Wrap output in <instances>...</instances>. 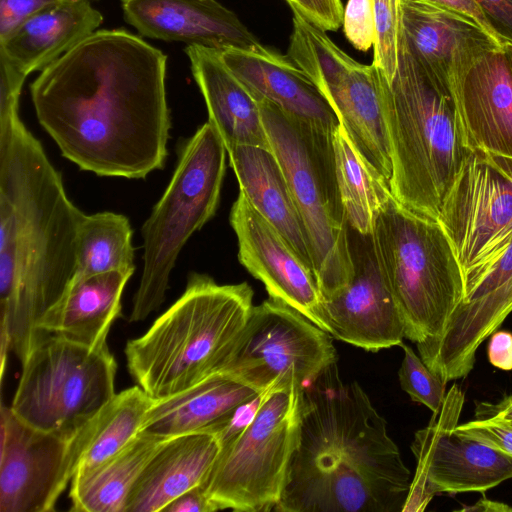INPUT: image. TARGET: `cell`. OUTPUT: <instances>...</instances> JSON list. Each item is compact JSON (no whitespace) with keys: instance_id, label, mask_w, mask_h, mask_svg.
<instances>
[{"instance_id":"obj_1","label":"cell","mask_w":512,"mask_h":512,"mask_svg":"<svg viewBox=\"0 0 512 512\" xmlns=\"http://www.w3.org/2000/svg\"><path fill=\"white\" fill-rule=\"evenodd\" d=\"M166 67L141 37L97 30L30 85L38 122L81 170L143 179L168 156Z\"/></svg>"},{"instance_id":"obj_2","label":"cell","mask_w":512,"mask_h":512,"mask_svg":"<svg viewBox=\"0 0 512 512\" xmlns=\"http://www.w3.org/2000/svg\"><path fill=\"white\" fill-rule=\"evenodd\" d=\"M18 106L16 98L0 101V338L23 363L45 336L37 323L75 274L85 214L69 199Z\"/></svg>"},{"instance_id":"obj_3","label":"cell","mask_w":512,"mask_h":512,"mask_svg":"<svg viewBox=\"0 0 512 512\" xmlns=\"http://www.w3.org/2000/svg\"><path fill=\"white\" fill-rule=\"evenodd\" d=\"M410 470L385 419L337 362L304 387L300 436L277 512H402Z\"/></svg>"},{"instance_id":"obj_4","label":"cell","mask_w":512,"mask_h":512,"mask_svg":"<svg viewBox=\"0 0 512 512\" xmlns=\"http://www.w3.org/2000/svg\"><path fill=\"white\" fill-rule=\"evenodd\" d=\"M246 283L218 284L192 272L182 295L140 337L127 342V369L153 399L217 373L253 308Z\"/></svg>"},{"instance_id":"obj_5","label":"cell","mask_w":512,"mask_h":512,"mask_svg":"<svg viewBox=\"0 0 512 512\" xmlns=\"http://www.w3.org/2000/svg\"><path fill=\"white\" fill-rule=\"evenodd\" d=\"M393 197L406 208L437 220L468 150L451 91L430 80L401 36L398 66L388 81L381 71Z\"/></svg>"},{"instance_id":"obj_6","label":"cell","mask_w":512,"mask_h":512,"mask_svg":"<svg viewBox=\"0 0 512 512\" xmlns=\"http://www.w3.org/2000/svg\"><path fill=\"white\" fill-rule=\"evenodd\" d=\"M372 237L404 337L416 345L437 338L464 297L463 269L443 227L392 195L376 218Z\"/></svg>"},{"instance_id":"obj_7","label":"cell","mask_w":512,"mask_h":512,"mask_svg":"<svg viewBox=\"0 0 512 512\" xmlns=\"http://www.w3.org/2000/svg\"><path fill=\"white\" fill-rule=\"evenodd\" d=\"M259 100L270 147L277 157L307 235L313 272L327 298L353 276L349 225L338 187L333 133Z\"/></svg>"},{"instance_id":"obj_8","label":"cell","mask_w":512,"mask_h":512,"mask_svg":"<svg viewBox=\"0 0 512 512\" xmlns=\"http://www.w3.org/2000/svg\"><path fill=\"white\" fill-rule=\"evenodd\" d=\"M226 153L209 121L179 146L170 182L141 228L143 269L130 322L145 320L162 305L182 248L215 215Z\"/></svg>"},{"instance_id":"obj_9","label":"cell","mask_w":512,"mask_h":512,"mask_svg":"<svg viewBox=\"0 0 512 512\" xmlns=\"http://www.w3.org/2000/svg\"><path fill=\"white\" fill-rule=\"evenodd\" d=\"M304 386L283 377L260 394L249 422L221 442L202 484L218 510L270 512L280 502L297 448Z\"/></svg>"},{"instance_id":"obj_10","label":"cell","mask_w":512,"mask_h":512,"mask_svg":"<svg viewBox=\"0 0 512 512\" xmlns=\"http://www.w3.org/2000/svg\"><path fill=\"white\" fill-rule=\"evenodd\" d=\"M22 364L11 410L23 422L71 439L116 394L117 364L107 344L46 334Z\"/></svg>"},{"instance_id":"obj_11","label":"cell","mask_w":512,"mask_h":512,"mask_svg":"<svg viewBox=\"0 0 512 512\" xmlns=\"http://www.w3.org/2000/svg\"><path fill=\"white\" fill-rule=\"evenodd\" d=\"M286 56L316 84L356 148L389 181L392 164L381 70L373 62H357L326 31L294 12Z\"/></svg>"},{"instance_id":"obj_12","label":"cell","mask_w":512,"mask_h":512,"mask_svg":"<svg viewBox=\"0 0 512 512\" xmlns=\"http://www.w3.org/2000/svg\"><path fill=\"white\" fill-rule=\"evenodd\" d=\"M336 362L330 334L296 309L269 297L253 306L216 374L261 394L289 376L306 387Z\"/></svg>"},{"instance_id":"obj_13","label":"cell","mask_w":512,"mask_h":512,"mask_svg":"<svg viewBox=\"0 0 512 512\" xmlns=\"http://www.w3.org/2000/svg\"><path fill=\"white\" fill-rule=\"evenodd\" d=\"M464 393L456 384L427 427L415 433L416 458L402 512L423 511L437 493L485 492L512 478V456L456 431Z\"/></svg>"},{"instance_id":"obj_14","label":"cell","mask_w":512,"mask_h":512,"mask_svg":"<svg viewBox=\"0 0 512 512\" xmlns=\"http://www.w3.org/2000/svg\"><path fill=\"white\" fill-rule=\"evenodd\" d=\"M0 512H48L76 472L72 438L36 429L0 409Z\"/></svg>"},{"instance_id":"obj_15","label":"cell","mask_w":512,"mask_h":512,"mask_svg":"<svg viewBox=\"0 0 512 512\" xmlns=\"http://www.w3.org/2000/svg\"><path fill=\"white\" fill-rule=\"evenodd\" d=\"M353 276L321 302L324 331L333 338L367 351L400 345L404 325L377 259L371 234L349 227Z\"/></svg>"},{"instance_id":"obj_16","label":"cell","mask_w":512,"mask_h":512,"mask_svg":"<svg viewBox=\"0 0 512 512\" xmlns=\"http://www.w3.org/2000/svg\"><path fill=\"white\" fill-rule=\"evenodd\" d=\"M438 222L464 273L512 232V178L469 151L445 196Z\"/></svg>"},{"instance_id":"obj_17","label":"cell","mask_w":512,"mask_h":512,"mask_svg":"<svg viewBox=\"0 0 512 512\" xmlns=\"http://www.w3.org/2000/svg\"><path fill=\"white\" fill-rule=\"evenodd\" d=\"M450 91L466 149L512 178V68L504 49L482 55Z\"/></svg>"},{"instance_id":"obj_18","label":"cell","mask_w":512,"mask_h":512,"mask_svg":"<svg viewBox=\"0 0 512 512\" xmlns=\"http://www.w3.org/2000/svg\"><path fill=\"white\" fill-rule=\"evenodd\" d=\"M229 219L238 241L239 262L264 284L271 298L324 330L322 295L313 270L240 192Z\"/></svg>"},{"instance_id":"obj_19","label":"cell","mask_w":512,"mask_h":512,"mask_svg":"<svg viewBox=\"0 0 512 512\" xmlns=\"http://www.w3.org/2000/svg\"><path fill=\"white\" fill-rule=\"evenodd\" d=\"M401 38L424 74L450 90L451 82L499 47L467 18L423 0H400Z\"/></svg>"},{"instance_id":"obj_20","label":"cell","mask_w":512,"mask_h":512,"mask_svg":"<svg viewBox=\"0 0 512 512\" xmlns=\"http://www.w3.org/2000/svg\"><path fill=\"white\" fill-rule=\"evenodd\" d=\"M125 21L141 36L216 50L261 44L237 15L216 0H121Z\"/></svg>"},{"instance_id":"obj_21","label":"cell","mask_w":512,"mask_h":512,"mask_svg":"<svg viewBox=\"0 0 512 512\" xmlns=\"http://www.w3.org/2000/svg\"><path fill=\"white\" fill-rule=\"evenodd\" d=\"M229 69L252 91L298 120L334 132L340 121L311 78L287 56L261 44L220 51Z\"/></svg>"},{"instance_id":"obj_22","label":"cell","mask_w":512,"mask_h":512,"mask_svg":"<svg viewBox=\"0 0 512 512\" xmlns=\"http://www.w3.org/2000/svg\"><path fill=\"white\" fill-rule=\"evenodd\" d=\"M184 52L204 98L208 121L226 150L240 145L271 148L259 100L225 64L220 51L189 45Z\"/></svg>"},{"instance_id":"obj_23","label":"cell","mask_w":512,"mask_h":512,"mask_svg":"<svg viewBox=\"0 0 512 512\" xmlns=\"http://www.w3.org/2000/svg\"><path fill=\"white\" fill-rule=\"evenodd\" d=\"M216 434L171 437L147 462L134 483L125 512H158L186 491L202 485L219 454Z\"/></svg>"},{"instance_id":"obj_24","label":"cell","mask_w":512,"mask_h":512,"mask_svg":"<svg viewBox=\"0 0 512 512\" xmlns=\"http://www.w3.org/2000/svg\"><path fill=\"white\" fill-rule=\"evenodd\" d=\"M103 15L87 0H59L33 14L0 40L4 54L21 72H42L95 33Z\"/></svg>"},{"instance_id":"obj_25","label":"cell","mask_w":512,"mask_h":512,"mask_svg":"<svg viewBox=\"0 0 512 512\" xmlns=\"http://www.w3.org/2000/svg\"><path fill=\"white\" fill-rule=\"evenodd\" d=\"M260 393L225 375L214 374L175 395L154 399L141 431L164 438L219 433L243 405Z\"/></svg>"},{"instance_id":"obj_26","label":"cell","mask_w":512,"mask_h":512,"mask_svg":"<svg viewBox=\"0 0 512 512\" xmlns=\"http://www.w3.org/2000/svg\"><path fill=\"white\" fill-rule=\"evenodd\" d=\"M132 274L120 271L72 279L59 301L37 323L40 334H55L96 347L107 344L121 315L122 294Z\"/></svg>"},{"instance_id":"obj_27","label":"cell","mask_w":512,"mask_h":512,"mask_svg":"<svg viewBox=\"0 0 512 512\" xmlns=\"http://www.w3.org/2000/svg\"><path fill=\"white\" fill-rule=\"evenodd\" d=\"M227 153L240 193L313 270L304 225L283 169L272 149L240 145Z\"/></svg>"},{"instance_id":"obj_28","label":"cell","mask_w":512,"mask_h":512,"mask_svg":"<svg viewBox=\"0 0 512 512\" xmlns=\"http://www.w3.org/2000/svg\"><path fill=\"white\" fill-rule=\"evenodd\" d=\"M512 312V280L480 304L454 312L435 339L418 344L424 363L444 383L465 378L473 369L478 347Z\"/></svg>"},{"instance_id":"obj_29","label":"cell","mask_w":512,"mask_h":512,"mask_svg":"<svg viewBox=\"0 0 512 512\" xmlns=\"http://www.w3.org/2000/svg\"><path fill=\"white\" fill-rule=\"evenodd\" d=\"M140 431L124 448L98 465L74 474L69 492L76 512H125L141 471L165 440Z\"/></svg>"},{"instance_id":"obj_30","label":"cell","mask_w":512,"mask_h":512,"mask_svg":"<svg viewBox=\"0 0 512 512\" xmlns=\"http://www.w3.org/2000/svg\"><path fill=\"white\" fill-rule=\"evenodd\" d=\"M153 401L139 385L116 393L74 435L76 472L90 469L124 448L141 431Z\"/></svg>"},{"instance_id":"obj_31","label":"cell","mask_w":512,"mask_h":512,"mask_svg":"<svg viewBox=\"0 0 512 512\" xmlns=\"http://www.w3.org/2000/svg\"><path fill=\"white\" fill-rule=\"evenodd\" d=\"M333 147L348 225L371 234L381 208L392 196L389 181L360 153L341 122L333 133Z\"/></svg>"},{"instance_id":"obj_32","label":"cell","mask_w":512,"mask_h":512,"mask_svg":"<svg viewBox=\"0 0 512 512\" xmlns=\"http://www.w3.org/2000/svg\"><path fill=\"white\" fill-rule=\"evenodd\" d=\"M132 228L119 213L84 215L77 232L76 270L72 279L120 271H135Z\"/></svg>"},{"instance_id":"obj_33","label":"cell","mask_w":512,"mask_h":512,"mask_svg":"<svg viewBox=\"0 0 512 512\" xmlns=\"http://www.w3.org/2000/svg\"><path fill=\"white\" fill-rule=\"evenodd\" d=\"M511 280L512 232L501 244L464 272V297L453 313L480 304Z\"/></svg>"},{"instance_id":"obj_34","label":"cell","mask_w":512,"mask_h":512,"mask_svg":"<svg viewBox=\"0 0 512 512\" xmlns=\"http://www.w3.org/2000/svg\"><path fill=\"white\" fill-rule=\"evenodd\" d=\"M374 16L376 38L373 63L388 81L398 66L401 36L400 0H369Z\"/></svg>"},{"instance_id":"obj_35","label":"cell","mask_w":512,"mask_h":512,"mask_svg":"<svg viewBox=\"0 0 512 512\" xmlns=\"http://www.w3.org/2000/svg\"><path fill=\"white\" fill-rule=\"evenodd\" d=\"M404 357L398 371L399 382L410 398L425 405L433 413L439 412L445 400V383L436 375L413 349L404 344L399 345Z\"/></svg>"},{"instance_id":"obj_36","label":"cell","mask_w":512,"mask_h":512,"mask_svg":"<svg viewBox=\"0 0 512 512\" xmlns=\"http://www.w3.org/2000/svg\"><path fill=\"white\" fill-rule=\"evenodd\" d=\"M343 30L347 40L358 50L373 47L376 30L369 0H348L343 11Z\"/></svg>"},{"instance_id":"obj_37","label":"cell","mask_w":512,"mask_h":512,"mask_svg":"<svg viewBox=\"0 0 512 512\" xmlns=\"http://www.w3.org/2000/svg\"><path fill=\"white\" fill-rule=\"evenodd\" d=\"M294 13L324 31H335L343 22L341 0H285Z\"/></svg>"},{"instance_id":"obj_38","label":"cell","mask_w":512,"mask_h":512,"mask_svg":"<svg viewBox=\"0 0 512 512\" xmlns=\"http://www.w3.org/2000/svg\"><path fill=\"white\" fill-rule=\"evenodd\" d=\"M456 431L512 456V427L507 424L475 419L457 425Z\"/></svg>"},{"instance_id":"obj_39","label":"cell","mask_w":512,"mask_h":512,"mask_svg":"<svg viewBox=\"0 0 512 512\" xmlns=\"http://www.w3.org/2000/svg\"><path fill=\"white\" fill-rule=\"evenodd\" d=\"M59 0H0V40L33 14Z\"/></svg>"},{"instance_id":"obj_40","label":"cell","mask_w":512,"mask_h":512,"mask_svg":"<svg viewBox=\"0 0 512 512\" xmlns=\"http://www.w3.org/2000/svg\"><path fill=\"white\" fill-rule=\"evenodd\" d=\"M444 9L455 12L477 25L499 47L504 48L505 43L488 21L483 10L476 0H423Z\"/></svg>"},{"instance_id":"obj_41","label":"cell","mask_w":512,"mask_h":512,"mask_svg":"<svg viewBox=\"0 0 512 512\" xmlns=\"http://www.w3.org/2000/svg\"><path fill=\"white\" fill-rule=\"evenodd\" d=\"M506 44H512V0H476Z\"/></svg>"},{"instance_id":"obj_42","label":"cell","mask_w":512,"mask_h":512,"mask_svg":"<svg viewBox=\"0 0 512 512\" xmlns=\"http://www.w3.org/2000/svg\"><path fill=\"white\" fill-rule=\"evenodd\" d=\"M164 512H213L218 511L205 494L202 485L196 486L170 502Z\"/></svg>"},{"instance_id":"obj_43","label":"cell","mask_w":512,"mask_h":512,"mask_svg":"<svg viewBox=\"0 0 512 512\" xmlns=\"http://www.w3.org/2000/svg\"><path fill=\"white\" fill-rule=\"evenodd\" d=\"M489 362L504 371L512 370V333L495 331L490 335L487 347Z\"/></svg>"},{"instance_id":"obj_44","label":"cell","mask_w":512,"mask_h":512,"mask_svg":"<svg viewBox=\"0 0 512 512\" xmlns=\"http://www.w3.org/2000/svg\"><path fill=\"white\" fill-rule=\"evenodd\" d=\"M475 419L496 423L512 422V394L499 402H476Z\"/></svg>"},{"instance_id":"obj_45","label":"cell","mask_w":512,"mask_h":512,"mask_svg":"<svg viewBox=\"0 0 512 512\" xmlns=\"http://www.w3.org/2000/svg\"><path fill=\"white\" fill-rule=\"evenodd\" d=\"M483 496L473 505L463 506L461 512H512V507L498 501L487 499Z\"/></svg>"},{"instance_id":"obj_46","label":"cell","mask_w":512,"mask_h":512,"mask_svg":"<svg viewBox=\"0 0 512 512\" xmlns=\"http://www.w3.org/2000/svg\"><path fill=\"white\" fill-rule=\"evenodd\" d=\"M503 49L507 55V58L512 68V44H506Z\"/></svg>"},{"instance_id":"obj_47","label":"cell","mask_w":512,"mask_h":512,"mask_svg":"<svg viewBox=\"0 0 512 512\" xmlns=\"http://www.w3.org/2000/svg\"><path fill=\"white\" fill-rule=\"evenodd\" d=\"M504 424H507V425H509L510 427H512V422H511V423H504Z\"/></svg>"},{"instance_id":"obj_48","label":"cell","mask_w":512,"mask_h":512,"mask_svg":"<svg viewBox=\"0 0 512 512\" xmlns=\"http://www.w3.org/2000/svg\"><path fill=\"white\" fill-rule=\"evenodd\" d=\"M87 1L91 2V1H95V0H87ZM96 1H97V0H96Z\"/></svg>"}]
</instances>
